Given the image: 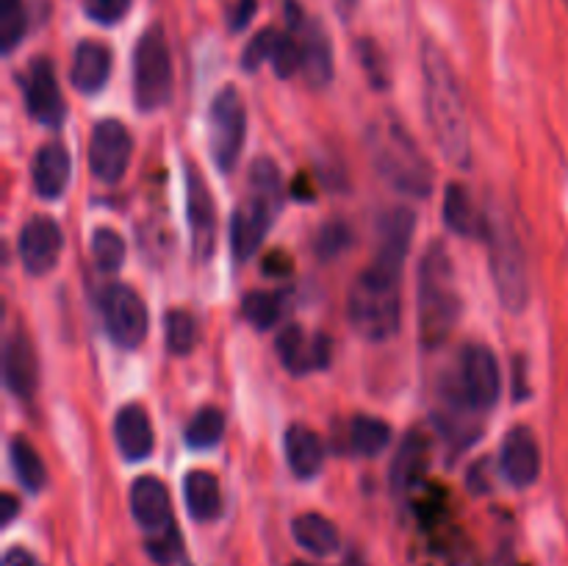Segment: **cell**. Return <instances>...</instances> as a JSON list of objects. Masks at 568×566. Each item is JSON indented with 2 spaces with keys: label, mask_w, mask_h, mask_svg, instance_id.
<instances>
[{
  "label": "cell",
  "mask_w": 568,
  "mask_h": 566,
  "mask_svg": "<svg viewBox=\"0 0 568 566\" xmlns=\"http://www.w3.org/2000/svg\"><path fill=\"white\" fill-rule=\"evenodd\" d=\"M416 216L414 211L399 205V209H388L383 214L381 225H377V264L394 266V270H403L405 259H408L410 239H414Z\"/></svg>",
  "instance_id": "obj_18"
},
{
  "label": "cell",
  "mask_w": 568,
  "mask_h": 566,
  "mask_svg": "<svg viewBox=\"0 0 568 566\" xmlns=\"http://www.w3.org/2000/svg\"><path fill=\"white\" fill-rule=\"evenodd\" d=\"M349 242H353V236H349V228L344 222H327L316 236V253L325 261L336 259L349 247Z\"/></svg>",
  "instance_id": "obj_38"
},
{
  "label": "cell",
  "mask_w": 568,
  "mask_h": 566,
  "mask_svg": "<svg viewBox=\"0 0 568 566\" xmlns=\"http://www.w3.org/2000/svg\"><path fill=\"white\" fill-rule=\"evenodd\" d=\"M427 466H430V442H427V436L422 431H408L403 442H399L397 455L392 461V469H388L394 492H410L425 477Z\"/></svg>",
  "instance_id": "obj_20"
},
{
  "label": "cell",
  "mask_w": 568,
  "mask_h": 566,
  "mask_svg": "<svg viewBox=\"0 0 568 566\" xmlns=\"http://www.w3.org/2000/svg\"><path fill=\"white\" fill-rule=\"evenodd\" d=\"M460 305L447 247L433 242L419 266V338L427 350L447 342L460 320Z\"/></svg>",
  "instance_id": "obj_4"
},
{
  "label": "cell",
  "mask_w": 568,
  "mask_h": 566,
  "mask_svg": "<svg viewBox=\"0 0 568 566\" xmlns=\"http://www.w3.org/2000/svg\"><path fill=\"white\" fill-rule=\"evenodd\" d=\"M3 377L6 386H9L11 394H17V397H31V394L37 392L39 361L37 353H33V344L28 342V336L22 331L11 333L9 342H6Z\"/></svg>",
  "instance_id": "obj_19"
},
{
  "label": "cell",
  "mask_w": 568,
  "mask_h": 566,
  "mask_svg": "<svg viewBox=\"0 0 568 566\" xmlns=\"http://www.w3.org/2000/svg\"><path fill=\"white\" fill-rule=\"evenodd\" d=\"M366 148L377 175L410 198H427L433 189V166L416 148L414 137L394 117H381L366 131Z\"/></svg>",
  "instance_id": "obj_3"
},
{
  "label": "cell",
  "mask_w": 568,
  "mask_h": 566,
  "mask_svg": "<svg viewBox=\"0 0 568 566\" xmlns=\"http://www.w3.org/2000/svg\"><path fill=\"white\" fill-rule=\"evenodd\" d=\"M277 358L286 366L292 375H308L314 370H325L331 364V338L325 333H308L300 325H286L281 333H277Z\"/></svg>",
  "instance_id": "obj_15"
},
{
  "label": "cell",
  "mask_w": 568,
  "mask_h": 566,
  "mask_svg": "<svg viewBox=\"0 0 568 566\" xmlns=\"http://www.w3.org/2000/svg\"><path fill=\"white\" fill-rule=\"evenodd\" d=\"M244 137H247V109L236 87H225L216 92L209 111V148L216 170L233 172L242 155Z\"/></svg>",
  "instance_id": "obj_9"
},
{
  "label": "cell",
  "mask_w": 568,
  "mask_h": 566,
  "mask_svg": "<svg viewBox=\"0 0 568 566\" xmlns=\"http://www.w3.org/2000/svg\"><path fill=\"white\" fill-rule=\"evenodd\" d=\"M172 94V55L164 31L148 28L133 50V98L142 111H155Z\"/></svg>",
  "instance_id": "obj_8"
},
{
  "label": "cell",
  "mask_w": 568,
  "mask_h": 566,
  "mask_svg": "<svg viewBox=\"0 0 568 566\" xmlns=\"http://www.w3.org/2000/svg\"><path fill=\"white\" fill-rule=\"evenodd\" d=\"M61 247H64V236H61L59 222L50 216L37 214L22 225L17 250H20L22 266L31 275H48L59 264Z\"/></svg>",
  "instance_id": "obj_14"
},
{
  "label": "cell",
  "mask_w": 568,
  "mask_h": 566,
  "mask_svg": "<svg viewBox=\"0 0 568 566\" xmlns=\"http://www.w3.org/2000/svg\"><path fill=\"white\" fill-rule=\"evenodd\" d=\"M442 214L453 233H458L464 239H483L486 242L488 216L477 209V203L471 200V192L464 183H449L447 194H444Z\"/></svg>",
  "instance_id": "obj_22"
},
{
  "label": "cell",
  "mask_w": 568,
  "mask_h": 566,
  "mask_svg": "<svg viewBox=\"0 0 568 566\" xmlns=\"http://www.w3.org/2000/svg\"><path fill=\"white\" fill-rule=\"evenodd\" d=\"M286 461L294 475L303 481L320 475L325 466V444H322L320 433L311 431L303 422H294L286 431Z\"/></svg>",
  "instance_id": "obj_25"
},
{
  "label": "cell",
  "mask_w": 568,
  "mask_h": 566,
  "mask_svg": "<svg viewBox=\"0 0 568 566\" xmlns=\"http://www.w3.org/2000/svg\"><path fill=\"white\" fill-rule=\"evenodd\" d=\"M388 442H392V425L388 422L366 414L355 416L349 422V449L361 458H375L388 447Z\"/></svg>",
  "instance_id": "obj_29"
},
{
  "label": "cell",
  "mask_w": 568,
  "mask_h": 566,
  "mask_svg": "<svg viewBox=\"0 0 568 566\" xmlns=\"http://www.w3.org/2000/svg\"><path fill=\"white\" fill-rule=\"evenodd\" d=\"M499 469L503 477L516 488H527L541 475V449H538L536 433L527 425L510 427L499 453Z\"/></svg>",
  "instance_id": "obj_16"
},
{
  "label": "cell",
  "mask_w": 568,
  "mask_h": 566,
  "mask_svg": "<svg viewBox=\"0 0 568 566\" xmlns=\"http://www.w3.org/2000/svg\"><path fill=\"white\" fill-rule=\"evenodd\" d=\"M92 259L98 270L116 272L125 261V239L111 228H98L92 233Z\"/></svg>",
  "instance_id": "obj_33"
},
{
  "label": "cell",
  "mask_w": 568,
  "mask_h": 566,
  "mask_svg": "<svg viewBox=\"0 0 568 566\" xmlns=\"http://www.w3.org/2000/svg\"><path fill=\"white\" fill-rule=\"evenodd\" d=\"M292 566H314V564H305V560H297V564H292Z\"/></svg>",
  "instance_id": "obj_48"
},
{
  "label": "cell",
  "mask_w": 568,
  "mask_h": 566,
  "mask_svg": "<svg viewBox=\"0 0 568 566\" xmlns=\"http://www.w3.org/2000/svg\"><path fill=\"white\" fill-rule=\"evenodd\" d=\"M264 272L266 275H288V272H292V259H288L286 253H281V250H275V253H270Z\"/></svg>",
  "instance_id": "obj_43"
},
{
  "label": "cell",
  "mask_w": 568,
  "mask_h": 566,
  "mask_svg": "<svg viewBox=\"0 0 568 566\" xmlns=\"http://www.w3.org/2000/svg\"><path fill=\"white\" fill-rule=\"evenodd\" d=\"M3 503H6V514H3V522H6V525H9V522H11V516L17 514V499L11 497V494H6V497H3Z\"/></svg>",
  "instance_id": "obj_46"
},
{
  "label": "cell",
  "mask_w": 568,
  "mask_h": 566,
  "mask_svg": "<svg viewBox=\"0 0 568 566\" xmlns=\"http://www.w3.org/2000/svg\"><path fill=\"white\" fill-rule=\"evenodd\" d=\"M225 433V414L216 405H205L189 420L186 444L194 449H211L222 442Z\"/></svg>",
  "instance_id": "obj_31"
},
{
  "label": "cell",
  "mask_w": 568,
  "mask_h": 566,
  "mask_svg": "<svg viewBox=\"0 0 568 566\" xmlns=\"http://www.w3.org/2000/svg\"><path fill=\"white\" fill-rule=\"evenodd\" d=\"M178 547H181V536H178L175 525H172L170 530L153 536V542H150V555H153L155 560H161V564H170L178 555Z\"/></svg>",
  "instance_id": "obj_41"
},
{
  "label": "cell",
  "mask_w": 568,
  "mask_h": 566,
  "mask_svg": "<svg viewBox=\"0 0 568 566\" xmlns=\"http://www.w3.org/2000/svg\"><path fill=\"white\" fill-rule=\"evenodd\" d=\"M503 394V372L491 347L466 344L449 381V400L458 411H491Z\"/></svg>",
  "instance_id": "obj_7"
},
{
  "label": "cell",
  "mask_w": 568,
  "mask_h": 566,
  "mask_svg": "<svg viewBox=\"0 0 568 566\" xmlns=\"http://www.w3.org/2000/svg\"><path fill=\"white\" fill-rule=\"evenodd\" d=\"M270 64L277 78H292L294 72L303 70V42L294 37V31L277 33Z\"/></svg>",
  "instance_id": "obj_35"
},
{
  "label": "cell",
  "mask_w": 568,
  "mask_h": 566,
  "mask_svg": "<svg viewBox=\"0 0 568 566\" xmlns=\"http://www.w3.org/2000/svg\"><path fill=\"white\" fill-rule=\"evenodd\" d=\"M186 214L189 231H192V255L194 261L205 264L216 250V205L205 178L194 166L186 175Z\"/></svg>",
  "instance_id": "obj_12"
},
{
  "label": "cell",
  "mask_w": 568,
  "mask_h": 566,
  "mask_svg": "<svg viewBox=\"0 0 568 566\" xmlns=\"http://www.w3.org/2000/svg\"><path fill=\"white\" fill-rule=\"evenodd\" d=\"M9 455H11V466H14L17 481L22 483V488H26V492H31V494L42 492L44 483H48V469H44V464H42V458H39L37 447H33L28 438L17 436V438H11Z\"/></svg>",
  "instance_id": "obj_30"
},
{
  "label": "cell",
  "mask_w": 568,
  "mask_h": 566,
  "mask_svg": "<svg viewBox=\"0 0 568 566\" xmlns=\"http://www.w3.org/2000/svg\"><path fill=\"white\" fill-rule=\"evenodd\" d=\"M486 244L503 309L510 314H521L530 300V275H527L525 247H521L514 225L505 216H488Z\"/></svg>",
  "instance_id": "obj_6"
},
{
  "label": "cell",
  "mask_w": 568,
  "mask_h": 566,
  "mask_svg": "<svg viewBox=\"0 0 568 566\" xmlns=\"http://www.w3.org/2000/svg\"><path fill=\"white\" fill-rule=\"evenodd\" d=\"M355 50H358V59L361 64H364L366 75H369L372 87L386 89L388 81H392V75H388V61L386 55H383L381 44H377L375 39H358Z\"/></svg>",
  "instance_id": "obj_37"
},
{
  "label": "cell",
  "mask_w": 568,
  "mask_h": 566,
  "mask_svg": "<svg viewBox=\"0 0 568 566\" xmlns=\"http://www.w3.org/2000/svg\"><path fill=\"white\" fill-rule=\"evenodd\" d=\"M292 533L294 542H297L305 553L320 555V558L333 555L338 549V544H342L338 527L322 514H300L297 519L292 522Z\"/></svg>",
  "instance_id": "obj_27"
},
{
  "label": "cell",
  "mask_w": 568,
  "mask_h": 566,
  "mask_svg": "<svg viewBox=\"0 0 568 566\" xmlns=\"http://www.w3.org/2000/svg\"><path fill=\"white\" fill-rule=\"evenodd\" d=\"M347 566H366V564H364V560H361V558H349Z\"/></svg>",
  "instance_id": "obj_47"
},
{
  "label": "cell",
  "mask_w": 568,
  "mask_h": 566,
  "mask_svg": "<svg viewBox=\"0 0 568 566\" xmlns=\"http://www.w3.org/2000/svg\"><path fill=\"white\" fill-rule=\"evenodd\" d=\"M26 109L37 122L48 128H59L67 117L64 98H61L59 78H55L53 61L33 59L26 72Z\"/></svg>",
  "instance_id": "obj_13"
},
{
  "label": "cell",
  "mask_w": 568,
  "mask_h": 566,
  "mask_svg": "<svg viewBox=\"0 0 568 566\" xmlns=\"http://www.w3.org/2000/svg\"><path fill=\"white\" fill-rule=\"evenodd\" d=\"M22 33H26L22 0H0V48H3V53H11L20 44Z\"/></svg>",
  "instance_id": "obj_36"
},
{
  "label": "cell",
  "mask_w": 568,
  "mask_h": 566,
  "mask_svg": "<svg viewBox=\"0 0 568 566\" xmlns=\"http://www.w3.org/2000/svg\"><path fill=\"white\" fill-rule=\"evenodd\" d=\"M283 203V181L275 161H258L250 170V198L236 205L231 220V247L239 261H247L264 242Z\"/></svg>",
  "instance_id": "obj_5"
},
{
  "label": "cell",
  "mask_w": 568,
  "mask_h": 566,
  "mask_svg": "<svg viewBox=\"0 0 568 566\" xmlns=\"http://www.w3.org/2000/svg\"><path fill=\"white\" fill-rule=\"evenodd\" d=\"M242 314L247 316L250 325L266 331L281 320V297L272 292H247L242 300Z\"/></svg>",
  "instance_id": "obj_34"
},
{
  "label": "cell",
  "mask_w": 568,
  "mask_h": 566,
  "mask_svg": "<svg viewBox=\"0 0 568 566\" xmlns=\"http://www.w3.org/2000/svg\"><path fill=\"white\" fill-rule=\"evenodd\" d=\"M131 514L142 530L150 536L170 530L172 527V503L170 492L159 477H136L131 486Z\"/></svg>",
  "instance_id": "obj_17"
},
{
  "label": "cell",
  "mask_w": 568,
  "mask_h": 566,
  "mask_svg": "<svg viewBox=\"0 0 568 566\" xmlns=\"http://www.w3.org/2000/svg\"><path fill=\"white\" fill-rule=\"evenodd\" d=\"M164 336L166 347L175 355H189L197 344V320L192 311L172 309L164 320Z\"/></svg>",
  "instance_id": "obj_32"
},
{
  "label": "cell",
  "mask_w": 568,
  "mask_h": 566,
  "mask_svg": "<svg viewBox=\"0 0 568 566\" xmlns=\"http://www.w3.org/2000/svg\"><path fill=\"white\" fill-rule=\"evenodd\" d=\"M347 320L366 342H386L403 325V270L372 261L347 294Z\"/></svg>",
  "instance_id": "obj_2"
},
{
  "label": "cell",
  "mask_w": 568,
  "mask_h": 566,
  "mask_svg": "<svg viewBox=\"0 0 568 566\" xmlns=\"http://www.w3.org/2000/svg\"><path fill=\"white\" fill-rule=\"evenodd\" d=\"M111 75V50L98 39H87L75 48L70 67V81L78 92L94 94L105 87Z\"/></svg>",
  "instance_id": "obj_24"
},
{
  "label": "cell",
  "mask_w": 568,
  "mask_h": 566,
  "mask_svg": "<svg viewBox=\"0 0 568 566\" xmlns=\"http://www.w3.org/2000/svg\"><path fill=\"white\" fill-rule=\"evenodd\" d=\"M114 442L128 461H144L155 447V433L142 405H125L114 420Z\"/></svg>",
  "instance_id": "obj_23"
},
{
  "label": "cell",
  "mask_w": 568,
  "mask_h": 566,
  "mask_svg": "<svg viewBox=\"0 0 568 566\" xmlns=\"http://www.w3.org/2000/svg\"><path fill=\"white\" fill-rule=\"evenodd\" d=\"M255 0H236V3L231 6V31H242V28H247V22L253 20L255 14Z\"/></svg>",
  "instance_id": "obj_42"
},
{
  "label": "cell",
  "mask_w": 568,
  "mask_h": 566,
  "mask_svg": "<svg viewBox=\"0 0 568 566\" xmlns=\"http://www.w3.org/2000/svg\"><path fill=\"white\" fill-rule=\"evenodd\" d=\"M275 39H277L275 28H264V31L255 33V37L250 39V44L244 48V53H242L244 70L255 72L261 64H266V61L272 59V48H275Z\"/></svg>",
  "instance_id": "obj_39"
},
{
  "label": "cell",
  "mask_w": 568,
  "mask_h": 566,
  "mask_svg": "<svg viewBox=\"0 0 568 566\" xmlns=\"http://www.w3.org/2000/svg\"><path fill=\"white\" fill-rule=\"evenodd\" d=\"M131 9V0H83V11L89 20L100 22V26H114Z\"/></svg>",
  "instance_id": "obj_40"
},
{
  "label": "cell",
  "mask_w": 568,
  "mask_h": 566,
  "mask_svg": "<svg viewBox=\"0 0 568 566\" xmlns=\"http://www.w3.org/2000/svg\"><path fill=\"white\" fill-rule=\"evenodd\" d=\"M355 3H358V0H336L338 14H342L344 20H349V14H353V11H355Z\"/></svg>",
  "instance_id": "obj_45"
},
{
  "label": "cell",
  "mask_w": 568,
  "mask_h": 566,
  "mask_svg": "<svg viewBox=\"0 0 568 566\" xmlns=\"http://www.w3.org/2000/svg\"><path fill=\"white\" fill-rule=\"evenodd\" d=\"M183 497H186L189 516L194 522H214L222 514L220 483L211 472H189L183 481Z\"/></svg>",
  "instance_id": "obj_26"
},
{
  "label": "cell",
  "mask_w": 568,
  "mask_h": 566,
  "mask_svg": "<svg viewBox=\"0 0 568 566\" xmlns=\"http://www.w3.org/2000/svg\"><path fill=\"white\" fill-rule=\"evenodd\" d=\"M3 566H39V560L33 558L28 549L22 547H11L9 553L3 555Z\"/></svg>",
  "instance_id": "obj_44"
},
{
  "label": "cell",
  "mask_w": 568,
  "mask_h": 566,
  "mask_svg": "<svg viewBox=\"0 0 568 566\" xmlns=\"http://www.w3.org/2000/svg\"><path fill=\"white\" fill-rule=\"evenodd\" d=\"M100 311H103V325L111 342L125 350H136L144 342L150 327L148 305L131 286L114 283L105 289L100 297Z\"/></svg>",
  "instance_id": "obj_10"
},
{
  "label": "cell",
  "mask_w": 568,
  "mask_h": 566,
  "mask_svg": "<svg viewBox=\"0 0 568 566\" xmlns=\"http://www.w3.org/2000/svg\"><path fill=\"white\" fill-rule=\"evenodd\" d=\"M422 70H425V109L433 139L455 166L466 170L471 164V137L458 78L447 55L433 42L422 50Z\"/></svg>",
  "instance_id": "obj_1"
},
{
  "label": "cell",
  "mask_w": 568,
  "mask_h": 566,
  "mask_svg": "<svg viewBox=\"0 0 568 566\" xmlns=\"http://www.w3.org/2000/svg\"><path fill=\"white\" fill-rule=\"evenodd\" d=\"M70 172H72L70 150H67L61 142L42 144L31 166L33 189H37L39 198H48V200L61 198L67 183H70Z\"/></svg>",
  "instance_id": "obj_21"
},
{
  "label": "cell",
  "mask_w": 568,
  "mask_h": 566,
  "mask_svg": "<svg viewBox=\"0 0 568 566\" xmlns=\"http://www.w3.org/2000/svg\"><path fill=\"white\" fill-rule=\"evenodd\" d=\"M566 3H568V0H566Z\"/></svg>",
  "instance_id": "obj_49"
},
{
  "label": "cell",
  "mask_w": 568,
  "mask_h": 566,
  "mask_svg": "<svg viewBox=\"0 0 568 566\" xmlns=\"http://www.w3.org/2000/svg\"><path fill=\"white\" fill-rule=\"evenodd\" d=\"M133 155V139L120 120H100L89 142V166L103 183H116L128 172Z\"/></svg>",
  "instance_id": "obj_11"
},
{
  "label": "cell",
  "mask_w": 568,
  "mask_h": 566,
  "mask_svg": "<svg viewBox=\"0 0 568 566\" xmlns=\"http://www.w3.org/2000/svg\"><path fill=\"white\" fill-rule=\"evenodd\" d=\"M303 75L305 81L314 89H322L331 83L333 78V50L331 42H327L325 31L320 26L305 28L303 39Z\"/></svg>",
  "instance_id": "obj_28"
}]
</instances>
